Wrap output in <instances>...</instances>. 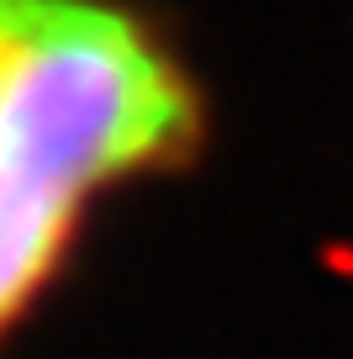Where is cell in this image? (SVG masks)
<instances>
[{
  "label": "cell",
  "instance_id": "6da1fadb",
  "mask_svg": "<svg viewBox=\"0 0 353 359\" xmlns=\"http://www.w3.org/2000/svg\"><path fill=\"white\" fill-rule=\"evenodd\" d=\"M190 64L127 0H0V354L111 191L195 158Z\"/></svg>",
  "mask_w": 353,
  "mask_h": 359
}]
</instances>
